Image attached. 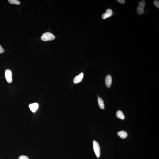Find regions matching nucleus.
Returning <instances> with one entry per match:
<instances>
[{"mask_svg": "<svg viewBox=\"0 0 159 159\" xmlns=\"http://www.w3.org/2000/svg\"><path fill=\"white\" fill-rule=\"evenodd\" d=\"M97 97H99V96H98V95H97Z\"/></svg>", "mask_w": 159, "mask_h": 159, "instance_id": "f3484780", "label": "nucleus"}, {"mask_svg": "<svg viewBox=\"0 0 159 159\" xmlns=\"http://www.w3.org/2000/svg\"><path fill=\"white\" fill-rule=\"evenodd\" d=\"M116 116L118 118L123 120L125 118V116L121 110H119L117 112Z\"/></svg>", "mask_w": 159, "mask_h": 159, "instance_id": "9b49d317", "label": "nucleus"}, {"mask_svg": "<svg viewBox=\"0 0 159 159\" xmlns=\"http://www.w3.org/2000/svg\"><path fill=\"white\" fill-rule=\"evenodd\" d=\"M8 1L10 3L12 4H14L19 5L20 4V2L19 1L17 0H9Z\"/></svg>", "mask_w": 159, "mask_h": 159, "instance_id": "f8f14e48", "label": "nucleus"}, {"mask_svg": "<svg viewBox=\"0 0 159 159\" xmlns=\"http://www.w3.org/2000/svg\"><path fill=\"white\" fill-rule=\"evenodd\" d=\"M12 73L11 71L9 69H7L5 72V75L6 80L7 82L10 83L12 81Z\"/></svg>", "mask_w": 159, "mask_h": 159, "instance_id": "20e7f679", "label": "nucleus"}, {"mask_svg": "<svg viewBox=\"0 0 159 159\" xmlns=\"http://www.w3.org/2000/svg\"><path fill=\"white\" fill-rule=\"evenodd\" d=\"M55 37L54 35L49 32L45 33L41 37V39L44 41H51L55 39Z\"/></svg>", "mask_w": 159, "mask_h": 159, "instance_id": "f257e3e1", "label": "nucleus"}, {"mask_svg": "<svg viewBox=\"0 0 159 159\" xmlns=\"http://www.w3.org/2000/svg\"><path fill=\"white\" fill-rule=\"evenodd\" d=\"M113 12L112 10L110 9H108L106 10V12L102 16V18L103 19H106L111 17L112 15Z\"/></svg>", "mask_w": 159, "mask_h": 159, "instance_id": "423d86ee", "label": "nucleus"}, {"mask_svg": "<svg viewBox=\"0 0 159 159\" xmlns=\"http://www.w3.org/2000/svg\"><path fill=\"white\" fill-rule=\"evenodd\" d=\"M18 159H29V158L27 156L21 155L19 156Z\"/></svg>", "mask_w": 159, "mask_h": 159, "instance_id": "4468645a", "label": "nucleus"}, {"mask_svg": "<svg viewBox=\"0 0 159 159\" xmlns=\"http://www.w3.org/2000/svg\"><path fill=\"white\" fill-rule=\"evenodd\" d=\"M154 4L155 7L159 8V2L158 0H154Z\"/></svg>", "mask_w": 159, "mask_h": 159, "instance_id": "ddd939ff", "label": "nucleus"}, {"mask_svg": "<svg viewBox=\"0 0 159 159\" xmlns=\"http://www.w3.org/2000/svg\"><path fill=\"white\" fill-rule=\"evenodd\" d=\"M30 109L32 112H35L39 107V105L37 103H34L30 104L29 105Z\"/></svg>", "mask_w": 159, "mask_h": 159, "instance_id": "6e6552de", "label": "nucleus"}, {"mask_svg": "<svg viewBox=\"0 0 159 159\" xmlns=\"http://www.w3.org/2000/svg\"><path fill=\"white\" fill-rule=\"evenodd\" d=\"M145 5V2L144 0L140 1L139 3V6L137 8V12L138 14L141 15L144 13V7Z\"/></svg>", "mask_w": 159, "mask_h": 159, "instance_id": "7ed1b4c3", "label": "nucleus"}, {"mask_svg": "<svg viewBox=\"0 0 159 159\" xmlns=\"http://www.w3.org/2000/svg\"><path fill=\"white\" fill-rule=\"evenodd\" d=\"M4 52V50L2 48L1 46L0 45V54L3 53Z\"/></svg>", "mask_w": 159, "mask_h": 159, "instance_id": "2eb2a0df", "label": "nucleus"}, {"mask_svg": "<svg viewBox=\"0 0 159 159\" xmlns=\"http://www.w3.org/2000/svg\"><path fill=\"white\" fill-rule=\"evenodd\" d=\"M118 135L121 138L124 139L126 138L128 134L126 132L124 131H121L117 133Z\"/></svg>", "mask_w": 159, "mask_h": 159, "instance_id": "9d476101", "label": "nucleus"}, {"mask_svg": "<svg viewBox=\"0 0 159 159\" xmlns=\"http://www.w3.org/2000/svg\"><path fill=\"white\" fill-rule=\"evenodd\" d=\"M84 74L83 73H81L79 75L76 76L74 78V84H76L80 82L82 80L83 77H84Z\"/></svg>", "mask_w": 159, "mask_h": 159, "instance_id": "0eeeda50", "label": "nucleus"}, {"mask_svg": "<svg viewBox=\"0 0 159 159\" xmlns=\"http://www.w3.org/2000/svg\"><path fill=\"white\" fill-rule=\"evenodd\" d=\"M93 148L97 157L99 158L100 156V149L99 143L96 141H93Z\"/></svg>", "mask_w": 159, "mask_h": 159, "instance_id": "f03ea898", "label": "nucleus"}, {"mask_svg": "<svg viewBox=\"0 0 159 159\" xmlns=\"http://www.w3.org/2000/svg\"><path fill=\"white\" fill-rule=\"evenodd\" d=\"M112 82V78L111 75H108L105 78V85L108 88H109L111 86Z\"/></svg>", "mask_w": 159, "mask_h": 159, "instance_id": "39448f33", "label": "nucleus"}, {"mask_svg": "<svg viewBox=\"0 0 159 159\" xmlns=\"http://www.w3.org/2000/svg\"><path fill=\"white\" fill-rule=\"evenodd\" d=\"M117 1H118V2H119V3L123 4L125 3V1L124 0H118Z\"/></svg>", "mask_w": 159, "mask_h": 159, "instance_id": "dca6fc26", "label": "nucleus"}, {"mask_svg": "<svg viewBox=\"0 0 159 159\" xmlns=\"http://www.w3.org/2000/svg\"><path fill=\"white\" fill-rule=\"evenodd\" d=\"M98 104H99V106L100 109H104L105 105H104V101L103 99L99 97L98 98Z\"/></svg>", "mask_w": 159, "mask_h": 159, "instance_id": "1a4fd4ad", "label": "nucleus"}]
</instances>
